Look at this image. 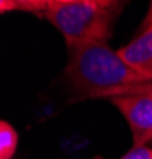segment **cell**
Wrapping results in <instances>:
<instances>
[{"instance_id":"obj_1","label":"cell","mask_w":152,"mask_h":159,"mask_svg":"<svg viewBox=\"0 0 152 159\" xmlns=\"http://www.w3.org/2000/svg\"><path fill=\"white\" fill-rule=\"evenodd\" d=\"M65 75L79 97L112 99L146 91L152 81L127 64L106 42H86L70 48Z\"/></svg>"},{"instance_id":"obj_2","label":"cell","mask_w":152,"mask_h":159,"mask_svg":"<svg viewBox=\"0 0 152 159\" xmlns=\"http://www.w3.org/2000/svg\"><path fill=\"white\" fill-rule=\"evenodd\" d=\"M120 10V0L111 7H98L91 0H82L76 3L49 2L44 13L71 48L86 42H106Z\"/></svg>"},{"instance_id":"obj_3","label":"cell","mask_w":152,"mask_h":159,"mask_svg":"<svg viewBox=\"0 0 152 159\" xmlns=\"http://www.w3.org/2000/svg\"><path fill=\"white\" fill-rule=\"evenodd\" d=\"M116 107L130 126L133 147H144L152 140V86L129 96L112 97Z\"/></svg>"},{"instance_id":"obj_4","label":"cell","mask_w":152,"mask_h":159,"mask_svg":"<svg viewBox=\"0 0 152 159\" xmlns=\"http://www.w3.org/2000/svg\"><path fill=\"white\" fill-rule=\"evenodd\" d=\"M117 52L133 70L152 81V24L141 29L130 43L119 48Z\"/></svg>"},{"instance_id":"obj_5","label":"cell","mask_w":152,"mask_h":159,"mask_svg":"<svg viewBox=\"0 0 152 159\" xmlns=\"http://www.w3.org/2000/svg\"><path fill=\"white\" fill-rule=\"evenodd\" d=\"M18 148V132L10 123L0 119V159H13Z\"/></svg>"},{"instance_id":"obj_6","label":"cell","mask_w":152,"mask_h":159,"mask_svg":"<svg viewBox=\"0 0 152 159\" xmlns=\"http://www.w3.org/2000/svg\"><path fill=\"white\" fill-rule=\"evenodd\" d=\"M18 7V10L24 11H46L51 0H11Z\"/></svg>"},{"instance_id":"obj_7","label":"cell","mask_w":152,"mask_h":159,"mask_svg":"<svg viewBox=\"0 0 152 159\" xmlns=\"http://www.w3.org/2000/svg\"><path fill=\"white\" fill-rule=\"evenodd\" d=\"M119 159H152V148H149L147 145H144V147H132Z\"/></svg>"},{"instance_id":"obj_8","label":"cell","mask_w":152,"mask_h":159,"mask_svg":"<svg viewBox=\"0 0 152 159\" xmlns=\"http://www.w3.org/2000/svg\"><path fill=\"white\" fill-rule=\"evenodd\" d=\"M18 7L11 2V0H0V13H6V11H15Z\"/></svg>"},{"instance_id":"obj_9","label":"cell","mask_w":152,"mask_h":159,"mask_svg":"<svg viewBox=\"0 0 152 159\" xmlns=\"http://www.w3.org/2000/svg\"><path fill=\"white\" fill-rule=\"evenodd\" d=\"M149 24H152V0H150V5H149V10H147V15H146L144 21H143V25H141V29L147 27Z\"/></svg>"},{"instance_id":"obj_10","label":"cell","mask_w":152,"mask_h":159,"mask_svg":"<svg viewBox=\"0 0 152 159\" xmlns=\"http://www.w3.org/2000/svg\"><path fill=\"white\" fill-rule=\"evenodd\" d=\"M91 2L97 3L98 7H111L112 3H116L117 0H91Z\"/></svg>"},{"instance_id":"obj_11","label":"cell","mask_w":152,"mask_h":159,"mask_svg":"<svg viewBox=\"0 0 152 159\" xmlns=\"http://www.w3.org/2000/svg\"><path fill=\"white\" fill-rule=\"evenodd\" d=\"M56 3H76V2H82V0H51Z\"/></svg>"}]
</instances>
